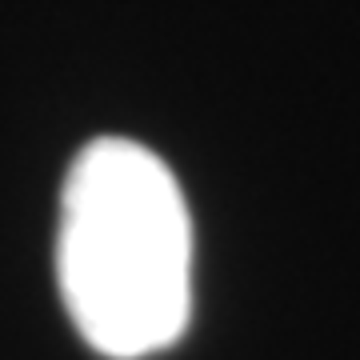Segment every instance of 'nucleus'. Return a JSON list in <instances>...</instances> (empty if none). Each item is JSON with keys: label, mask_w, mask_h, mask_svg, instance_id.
Masks as SVG:
<instances>
[{"label": "nucleus", "mask_w": 360, "mask_h": 360, "mask_svg": "<svg viewBox=\"0 0 360 360\" xmlns=\"http://www.w3.org/2000/svg\"><path fill=\"white\" fill-rule=\"evenodd\" d=\"M56 281L77 333L112 360L176 345L193 312V224L176 176L124 136L80 148L60 193Z\"/></svg>", "instance_id": "f257e3e1"}]
</instances>
